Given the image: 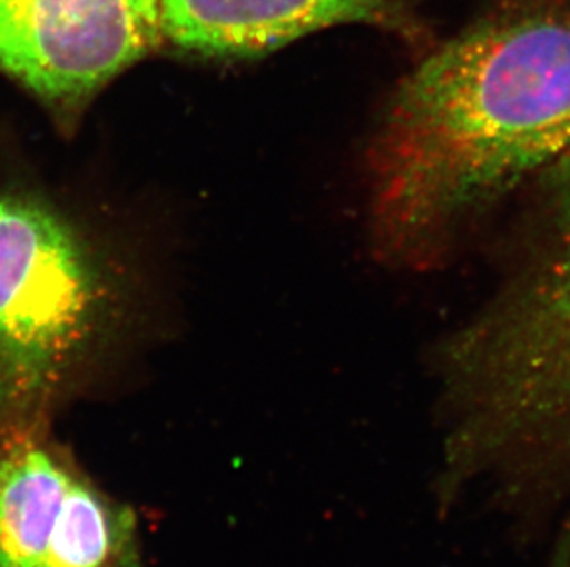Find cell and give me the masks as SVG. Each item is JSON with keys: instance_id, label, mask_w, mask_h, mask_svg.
Wrapping results in <instances>:
<instances>
[{"instance_id": "obj_1", "label": "cell", "mask_w": 570, "mask_h": 567, "mask_svg": "<svg viewBox=\"0 0 570 567\" xmlns=\"http://www.w3.org/2000/svg\"><path fill=\"white\" fill-rule=\"evenodd\" d=\"M570 151V0H488L393 92L367 150L382 258L426 266Z\"/></svg>"}, {"instance_id": "obj_2", "label": "cell", "mask_w": 570, "mask_h": 567, "mask_svg": "<svg viewBox=\"0 0 570 567\" xmlns=\"http://www.w3.org/2000/svg\"><path fill=\"white\" fill-rule=\"evenodd\" d=\"M521 266L438 358L440 451L527 514L570 510V151L538 176Z\"/></svg>"}, {"instance_id": "obj_3", "label": "cell", "mask_w": 570, "mask_h": 567, "mask_svg": "<svg viewBox=\"0 0 570 567\" xmlns=\"http://www.w3.org/2000/svg\"><path fill=\"white\" fill-rule=\"evenodd\" d=\"M67 218L32 193H0V415L30 422L97 328L104 280Z\"/></svg>"}, {"instance_id": "obj_4", "label": "cell", "mask_w": 570, "mask_h": 567, "mask_svg": "<svg viewBox=\"0 0 570 567\" xmlns=\"http://www.w3.org/2000/svg\"><path fill=\"white\" fill-rule=\"evenodd\" d=\"M126 507L56 446L19 429L0 446V567H137Z\"/></svg>"}, {"instance_id": "obj_5", "label": "cell", "mask_w": 570, "mask_h": 567, "mask_svg": "<svg viewBox=\"0 0 570 567\" xmlns=\"http://www.w3.org/2000/svg\"><path fill=\"white\" fill-rule=\"evenodd\" d=\"M159 0H0V70L76 108L157 44Z\"/></svg>"}, {"instance_id": "obj_6", "label": "cell", "mask_w": 570, "mask_h": 567, "mask_svg": "<svg viewBox=\"0 0 570 567\" xmlns=\"http://www.w3.org/2000/svg\"><path fill=\"white\" fill-rule=\"evenodd\" d=\"M161 28L181 49L254 58L308 33L366 24L404 38L423 33L417 0H159Z\"/></svg>"}]
</instances>
